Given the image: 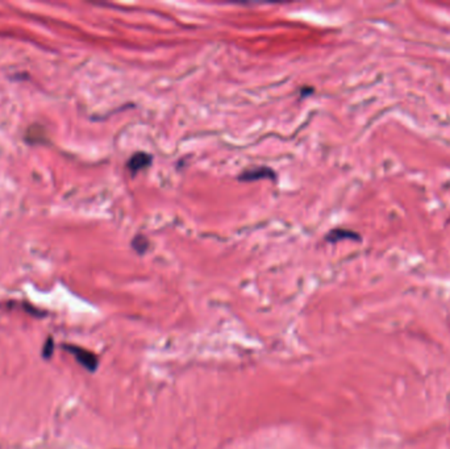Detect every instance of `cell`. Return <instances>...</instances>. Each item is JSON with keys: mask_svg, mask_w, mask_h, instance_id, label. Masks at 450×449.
Wrapping results in <instances>:
<instances>
[{"mask_svg": "<svg viewBox=\"0 0 450 449\" xmlns=\"http://www.w3.org/2000/svg\"><path fill=\"white\" fill-rule=\"evenodd\" d=\"M325 240L328 242H332V244H336V242L341 241V240H361V236L358 235L354 231L350 230H344V228H337V230H332L327 236H325Z\"/></svg>", "mask_w": 450, "mask_h": 449, "instance_id": "277c9868", "label": "cell"}, {"mask_svg": "<svg viewBox=\"0 0 450 449\" xmlns=\"http://www.w3.org/2000/svg\"><path fill=\"white\" fill-rule=\"evenodd\" d=\"M53 348H54V341L53 339L49 338L48 340H46V343H45L44 348H42V356H44L45 358L51 357V354H53Z\"/></svg>", "mask_w": 450, "mask_h": 449, "instance_id": "8992f818", "label": "cell"}, {"mask_svg": "<svg viewBox=\"0 0 450 449\" xmlns=\"http://www.w3.org/2000/svg\"><path fill=\"white\" fill-rule=\"evenodd\" d=\"M274 179L275 178V173L270 167L266 166H260V167H253V169H247L238 176L240 182H254L261 181V179Z\"/></svg>", "mask_w": 450, "mask_h": 449, "instance_id": "3957f363", "label": "cell"}, {"mask_svg": "<svg viewBox=\"0 0 450 449\" xmlns=\"http://www.w3.org/2000/svg\"><path fill=\"white\" fill-rule=\"evenodd\" d=\"M64 348L69 352L71 356H74V358L76 360V362L79 363L80 367H83L89 372L94 373L99 367V358L95 353L87 351L85 348L78 347V345H71L66 344L64 345Z\"/></svg>", "mask_w": 450, "mask_h": 449, "instance_id": "6da1fadb", "label": "cell"}, {"mask_svg": "<svg viewBox=\"0 0 450 449\" xmlns=\"http://www.w3.org/2000/svg\"><path fill=\"white\" fill-rule=\"evenodd\" d=\"M152 162L153 157L150 154L145 153V152H137V153H134L133 156L128 159L127 169L129 170L132 176H136L137 173L148 169L152 165Z\"/></svg>", "mask_w": 450, "mask_h": 449, "instance_id": "7a4b0ae2", "label": "cell"}, {"mask_svg": "<svg viewBox=\"0 0 450 449\" xmlns=\"http://www.w3.org/2000/svg\"><path fill=\"white\" fill-rule=\"evenodd\" d=\"M132 246H133V249L138 255H144L148 250V248H149V240L146 239L144 235H137L132 240Z\"/></svg>", "mask_w": 450, "mask_h": 449, "instance_id": "5b68a950", "label": "cell"}]
</instances>
